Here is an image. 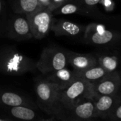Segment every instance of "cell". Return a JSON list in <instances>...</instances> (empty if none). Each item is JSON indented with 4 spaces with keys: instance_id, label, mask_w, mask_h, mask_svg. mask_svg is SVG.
Masks as SVG:
<instances>
[{
    "instance_id": "obj_22",
    "label": "cell",
    "mask_w": 121,
    "mask_h": 121,
    "mask_svg": "<svg viewBox=\"0 0 121 121\" xmlns=\"http://www.w3.org/2000/svg\"><path fill=\"white\" fill-rule=\"evenodd\" d=\"M100 3L102 4L106 10L108 11H112L115 6V3L113 1V0H101Z\"/></svg>"
},
{
    "instance_id": "obj_6",
    "label": "cell",
    "mask_w": 121,
    "mask_h": 121,
    "mask_svg": "<svg viewBox=\"0 0 121 121\" xmlns=\"http://www.w3.org/2000/svg\"><path fill=\"white\" fill-rule=\"evenodd\" d=\"M90 83L92 99L94 96H115L121 87V76L117 71H114L108 73L100 80Z\"/></svg>"
},
{
    "instance_id": "obj_4",
    "label": "cell",
    "mask_w": 121,
    "mask_h": 121,
    "mask_svg": "<svg viewBox=\"0 0 121 121\" xmlns=\"http://www.w3.org/2000/svg\"><path fill=\"white\" fill-rule=\"evenodd\" d=\"M30 26L32 36L36 39H42L51 31L54 21L53 14L48 8H40L26 16Z\"/></svg>"
},
{
    "instance_id": "obj_3",
    "label": "cell",
    "mask_w": 121,
    "mask_h": 121,
    "mask_svg": "<svg viewBox=\"0 0 121 121\" xmlns=\"http://www.w3.org/2000/svg\"><path fill=\"white\" fill-rule=\"evenodd\" d=\"M66 51L59 47H46L35 63L36 68L42 73L46 75L53 71H58L67 66Z\"/></svg>"
},
{
    "instance_id": "obj_21",
    "label": "cell",
    "mask_w": 121,
    "mask_h": 121,
    "mask_svg": "<svg viewBox=\"0 0 121 121\" xmlns=\"http://www.w3.org/2000/svg\"><path fill=\"white\" fill-rule=\"evenodd\" d=\"M67 0H49V4L48 6V9L50 11H53L58 7H60L61 5H62L65 2H66Z\"/></svg>"
},
{
    "instance_id": "obj_18",
    "label": "cell",
    "mask_w": 121,
    "mask_h": 121,
    "mask_svg": "<svg viewBox=\"0 0 121 121\" xmlns=\"http://www.w3.org/2000/svg\"><path fill=\"white\" fill-rule=\"evenodd\" d=\"M11 113L12 116L16 118L23 121H30L35 118V112L30 108L23 106H14L11 108Z\"/></svg>"
},
{
    "instance_id": "obj_23",
    "label": "cell",
    "mask_w": 121,
    "mask_h": 121,
    "mask_svg": "<svg viewBox=\"0 0 121 121\" xmlns=\"http://www.w3.org/2000/svg\"><path fill=\"white\" fill-rule=\"evenodd\" d=\"M49 4V0H38V5L39 9L47 8Z\"/></svg>"
},
{
    "instance_id": "obj_11",
    "label": "cell",
    "mask_w": 121,
    "mask_h": 121,
    "mask_svg": "<svg viewBox=\"0 0 121 121\" xmlns=\"http://www.w3.org/2000/svg\"><path fill=\"white\" fill-rule=\"evenodd\" d=\"M46 75H48L46 80L57 84L60 91L67 88L77 78L74 70L71 71L66 67Z\"/></svg>"
},
{
    "instance_id": "obj_14",
    "label": "cell",
    "mask_w": 121,
    "mask_h": 121,
    "mask_svg": "<svg viewBox=\"0 0 121 121\" xmlns=\"http://www.w3.org/2000/svg\"><path fill=\"white\" fill-rule=\"evenodd\" d=\"M92 11H94L93 9L86 8L73 0H67L60 7L54 10L52 13V14H63V15L73 14H80L87 15Z\"/></svg>"
},
{
    "instance_id": "obj_10",
    "label": "cell",
    "mask_w": 121,
    "mask_h": 121,
    "mask_svg": "<svg viewBox=\"0 0 121 121\" xmlns=\"http://www.w3.org/2000/svg\"><path fill=\"white\" fill-rule=\"evenodd\" d=\"M85 26L69 21L65 19L53 21L51 27V31L56 36H77L84 33Z\"/></svg>"
},
{
    "instance_id": "obj_20",
    "label": "cell",
    "mask_w": 121,
    "mask_h": 121,
    "mask_svg": "<svg viewBox=\"0 0 121 121\" xmlns=\"http://www.w3.org/2000/svg\"><path fill=\"white\" fill-rule=\"evenodd\" d=\"M78 4L82 5L83 6L90 9H94V8L101 2V0H73Z\"/></svg>"
},
{
    "instance_id": "obj_2",
    "label": "cell",
    "mask_w": 121,
    "mask_h": 121,
    "mask_svg": "<svg viewBox=\"0 0 121 121\" xmlns=\"http://www.w3.org/2000/svg\"><path fill=\"white\" fill-rule=\"evenodd\" d=\"M85 98H92L91 83L77 77L69 86L59 91L57 101L65 108L72 109Z\"/></svg>"
},
{
    "instance_id": "obj_19",
    "label": "cell",
    "mask_w": 121,
    "mask_h": 121,
    "mask_svg": "<svg viewBox=\"0 0 121 121\" xmlns=\"http://www.w3.org/2000/svg\"><path fill=\"white\" fill-rule=\"evenodd\" d=\"M1 101L8 106H18L23 103V99L21 96L12 92H5L1 94Z\"/></svg>"
},
{
    "instance_id": "obj_1",
    "label": "cell",
    "mask_w": 121,
    "mask_h": 121,
    "mask_svg": "<svg viewBox=\"0 0 121 121\" xmlns=\"http://www.w3.org/2000/svg\"><path fill=\"white\" fill-rule=\"evenodd\" d=\"M36 68L35 63L12 48L0 51V71L9 75H22Z\"/></svg>"
},
{
    "instance_id": "obj_12",
    "label": "cell",
    "mask_w": 121,
    "mask_h": 121,
    "mask_svg": "<svg viewBox=\"0 0 121 121\" xmlns=\"http://www.w3.org/2000/svg\"><path fill=\"white\" fill-rule=\"evenodd\" d=\"M75 115L82 119H89L95 116V103L92 98H85L81 100L73 108Z\"/></svg>"
},
{
    "instance_id": "obj_7",
    "label": "cell",
    "mask_w": 121,
    "mask_h": 121,
    "mask_svg": "<svg viewBox=\"0 0 121 121\" xmlns=\"http://www.w3.org/2000/svg\"><path fill=\"white\" fill-rule=\"evenodd\" d=\"M8 35L11 39L21 41L33 38L28 21L26 16H17L13 17L9 25Z\"/></svg>"
},
{
    "instance_id": "obj_13",
    "label": "cell",
    "mask_w": 121,
    "mask_h": 121,
    "mask_svg": "<svg viewBox=\"0 0 121 121\" xmlns=\"http://www.w3.org/2000/svg\"><path fill=\"white\" fill-rule=\"evenodd\" d=\"M13 12L28 16L39 9L38 0H8Z\"/></svg>"
},
{
    "instance_id": "obj_8",
    "label": "cell",
    "mask_w": 121,
    "mask_h": 121,
    "mask_svg": "<svg viewBox=\"0 0 121 121\" xmlns=\"http://www.w3.org/2000/svg\"><path fill=\"white\" fill-rule=\"evenodd\" d=\"M66 53L67 63L74 71H82L98 65L97 56L92 53H78L71 51H66Z\"/></svg>"
},
{
    "instance_id": "obj_15",
    "label": "cell",
    "mask_w": 121,
    "mask_h": 121,
    "mask_svg": "<svg viewBox=\"0 0 121 121\" xmlns=\"http://www.w3.org/2000/svg\"><path fill=\"white\" fill-rule=\"evenodd\" d=\"M95 109L96 115H105L111 111L116 101V95L115 96H94Z\"/></svg>"
},
{
    "instance_id": "obj_24",
    "label": "cell",
    "mask_w": 121,
    "mask_h": 121,
    "mask_svg": "<svg viewBox=\"0 0 121 121\" xmlns=\"http://www.w3.org/2000/svg\"><path fill=\"white\" fill-rule=\"evenodd\" d=\"M116 117L118 118V119H121V106H118V108H117V110L116 111Z\"/></svg>"
},
{
    "instance_id": "obj_16",
    "label": "cell",
    "mask_w": 121,
    "mask_h": 121,
    "mask_svg": "<svg viewBox=\"0 0 121 121\" xmlns=\"http://www.w3.org/2000/svg\"><path fill=\"white\" fill-rule=\"evenodd\" d=\"M77 77L82 78L89 83L97 81L106 76L108 73L99 65L92 66L82 71H74Z\"/></svg>"
},
{
    "instance_id": "obj_17",
    "label": "cell",
    "mask_w": 121,
    "mask_h": 121,
    "mask_svg": "<svg viewBox=\"0 0 121 121\" xmlns=\"http://www.w3.org/2000/svg\"><path fill=\"white\" fill-rule=\"evenodd\" d=\"M98 65L102 67L108 73L116 71L118 66V59L115 56L102 54L97 57Z\"/></svg>"
},
{
    "instance_id": "obj_25",
    "label": "cell",
    "mask_w": 121,
    "mask_h": 121,
    "mask_svg": "<svg viewBox=\"0 0 121 121\" xmlns=\"http://www.w3.org/2000/svg\"><path fill=\"white\" fill-rule=\"evenodd\" d=\"M1 10H2V3H1V1L0 0V14L1 13Z\"/></svg>"
},
{
    "instance_id": "obj_5",
    "label": "cell",
    "mask_w": 121,
    "mask_h": 121,
    "mask_svg": "<svg viewBox=\"0 0 121 121\" xmlns=\"http://www.w3.org/2000/svg\"><path fill=\"white\" fill-rule=\"evenodd\" d=\"M84 41L90 45L101 46L111 44L116 41L118 34L111 30L107 29L104 26L91 23L84 31Z\"/></svg>"
},
{
    "instance_id": "obj_9",
    "label": "cell",
    "mask_w": 121,
    "mask_h": 121,
    "mask_svg": "<svg viewBox=\"0 0 121 121\" xmlns=\"http://www.w3.org/2000/svg\"><path fill=\"white\" fill-rule=\"evenodd\" d=\"M38 98L43 103L52 104L57 101L60 88L57 84L48 80L38 82L35 87Z\"/></svg>"
}]
</instances>
